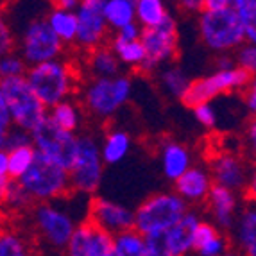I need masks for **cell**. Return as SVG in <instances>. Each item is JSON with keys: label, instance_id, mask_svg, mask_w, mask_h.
I'll return each mask as SVG.
<instances>
[{"label": "cell", "instance_id": "obj_1", "mask_svg": "<svg viewBox=\"0 0 256 256\" xmlns=\"http://www.w3.org/2000/svg\"><path fill=\"white\" fill-rule=\"evenodd\" d=\"M90 201L86 197L68 194L63 199L48 202H36L27 212L29 230H26L34 240L40 256H61L74 235L76 228L84 222V218L77 217V206Z\"/></svg>", "mask_w": 256, "mask_h": 256}, {"label": "cell", "instance_id": "obj_2", "mask_svg": "<svg viewBox=\"0 0 256 256\" xmlns=\"http://www.w3.org/2000/svg\"><path fill=\"white\" fill-rule=\"evenodd\" d=\"M26 81L40 102L50 110L56 104L77 95L82 77L77 63L64 56L60 60L30 66L26 74Z\"/></svg>", "mask_w": 256, "mask_h": 256}, {"label": "cell", "instance_id": "obj_3", "mask_svg": "<svg viewBox=\"0 0 256 256\" xmlns=\"http://www.w3.org/2000/svg\"><path fill=\"white\" fill-rule=\"evenodd\" d=\"M77 95L86 118L108 122L131 100L132 79L128 74L108 79H82Z\"/></svg>", "mask_w": 256, "mask_h": 256}, {"label": "cell", "instance_id": "obj_4", "mask_svg": "<svg viewBox=\"0 0 256 256\" xmlns=\"http://www.w3.org/2000/svg\"><path fill=\"white\" fill-rule=\"evenodd\" d=\"M186 212L188 206L174 192L152 194L134 210L132 230L138 231L144 238L160 236L166 233L172 226H176Z\"/></svg>", "mask_w": 256, "mask_h": 256}, {"label": "cell", "instance_id": "obj_5", "mask_svg": "<svg viewBox=\"0 0 256 256\" xmlns=\"http://www.w3.org/2000/svg\"><path fill=\"white\" fill-rule=\"evenodd\" d=\"M104 180V162L100 156L98 140L92 132L77 134V154L72 166L68 168L70 192L76 196L92 197L97 196Z\"/></svg>", "mask_w": 256, "mask_h": 256}, {"label": "cell", "instance_id": "obj_6", "mask_svg": "<svg viewBox=\"0 0 256 256\" xmlns=\"http://www.w3.org/2000/svg\"><path fill=\"white\" fill-rule=\"evenodd\" d=\"M0 92L8 108L11 128L30 132L47 120V108L38 100L27 84L26 77L0 81Z\"/></svg>", "mask_w": 256, "mask_h": 256}, {"label": "cell", "instance_id": "obj_7", "mask_svg": "<svg viewBox=\"0 0 256 256\" xmlns=\"http://www.w3.org/2000/svg\"><path fill=\"white\" fill-rule=\"evenodd\" d=\"M197 32L202 45L217 56L231 54L246 43L244 29L231 6L220 11H201L197 14Z\"/></svg>", "mask_w": 256, "mask_h": 256}, {"label": "cell", "instance_id": "obj_8", "mask_svg": "<svg viewBox=\"0 0 256 256\" xmlns=\"http://www.w3.org/2000/svg\"><path fill=\"white\" fill-rule=\"evenodd\" d=\"M34 202H48L63 199L70 192L68 172L36 154L29 170L16 181Z\"/></svg>", "mask_w": 256, "mask_h": 256}, {"label": "cell", "instance_id": "obj_9", "mask_svg": "<svg viewBox=\"0 0 256 256\" xmlns=\"http://www.w3.org/2000/svg\"><path fill=\"white\" fill-rule=\"evenodd\" d=\"M66 50L68 48L50 30L45 16H36L27 22V26L22 29L20 38H16V52L29 68L64 58Z\"/></svg>", "mask_w": 256, "mask_h": 256}, {"label": "cell", "instance_id": "obj_10", "mask_svg": "<svg viewBox=\"0 0 256 256\" xmlns=\"http://www.w3.org/2000/svg\"><path fill=\"white\" fill-rule=\"evenodd\" d=\"M252 82H254V76L244 72L240 68L215 70L208 76L192 79L188 90L184 92L183 98H181V102L192 110L199 104L212 102L214 98L220 97V95L244 92Z\"/></svg>", "mask_w": 256, "mask_h": 256}, {"label": "cell", "instance_id": "obj_11", "mask_svg": "<svg viewBox=\"0 0 256 256\" xmlns=\"http://www.w3.org/2000/svg\"><path fill=\"white\" fill-rule=\"evenodd\" d=\"M140 43L146 52V61L138 72L144 76H152L165 64L174 63L180 50V30L178 22L170 16L165 24L154 29H142Z\"/></svg>", "mask_w": 256, "mask_h": 256}, {"label": "cell", "instance_id": "obj_12", "mask_svg": "<svg viewBox=\"0 0 256 256\" xmlns=\"http://www.w3.org/2000/svg\"><path fill=\"white\" fill-rule=\"evenodd\" d=\"M30 144L34 147L36 154L64 168L66 172L76 160L77 134L61 131L48 118L30 132Z\"/></svg>", "mask_w": 256, "mask_h": 256}, {"label": "cell", "instance_id": "obj_13", "mask_svg": "<svg viewBox=\"0 0 256 256\" xmlns=\"http://www.w3.org/2000/svg\"><path fill=\"white\" fill-rule=\"evenodd\" d=\"M77 32L74 48L81 54L104 47L110 42V29L102 14V0H81L76 9Z\"/></svg>", "mask_w": 256, "mask_h": 256}, {"label": "cell", "instance_id": "obj_14", "mask_svg": "<svg viewBox=\"0 0 256 256\" xmlns=\"http://www.w3.org/2000/svg\"><path fill=\"white\" fill-rule=\"evenodd\" d=\"M206 166L215 186L228 188L238 196L248 192L254 183V172L248 160L231 150L214 154Z\"/></svg>", "mask_w": 256, "mask_h": 256}, {"label": "cell", "instance_id": "obj_15", "mask_svg": "<svg viewBox=\"0 0 256 256\" xmlns=\"http://www.w3.org/2000/svg\"><path fill=\"white\" fill-rule=\"evenodd\" d=\"M86 220L97 230L111 236H116L134 228V210L106 199V197L95 196L88 201Z\"/></svg>", "mask_w": 256, "mask_h": 256}, {"label": "cell", "instance_id": "obj_16", "mask_svg": "<svg viewBox=\"0 0 256 256\" xmlns=\"http://www.w3.org/2000/svg\"><path fill=\"white\" fill-rule=\"evenodd\" d=\"M61 256H115L113 236L84 220L76 228Z\"/></svg>", "mask_w": 256, "mask_h": 256}, {"label": "cell", "instance_id": "obj_17", "mask_svg": "<svg viewBox=\"0 0 256 256\" xmlns=\"http://www.w3.org/2000/svg\"><path fill=\"white\" fill-rule=\"evenodd\" d=\"M204 204L208 206V220L217 230H220L222 233L228 235L231 228H233V224H235L236 217H238L240 210H242V196L231 192L228 188L215 186L214 184Z\"/></svg>", "mask_w": 256, "mask_h": 256}, {"label": "cell", "instance_id": "obj_18", "mask_svg": "<svg viewBox=\"0 0 256 256\" xmlns=\"http://www.w3.org/2000/svg\"><path fill=\"white\" fill-rule=\"evenodd\" d=\"M214 188V181L208 172V166L194 163L180 180L174 181V190L172 192L178 197H181V201L188 206H201L206 202L210 192Z\"/></svg>", "mask_w": 256, "mask_h": 256}, {"label": "cell", "instance_id": "obj_19", "mask_svg": "<svg viewBox=\"0 0 256 256\" xmlns=\"http://www.w3.org/2000/svg\"><path fill=\"white\" fill-rule=\"evenodd\" d=\"M158 160L165 180L178 181L194 165V154L184 144L178 140H162L158 146Z\"/></svg>", "mask_w": 256, "mask_h": 256}, {"label": "cell", "instance_id": "obj_20", "mask_svg": "<svg viewBox=\"0 0 256 256\" xmlns=\"http://www.w3.org/2000/svg\"><path fill=\"white\" fill-rule=\"evenodd\" d=\"M201 218L202 215L199 214V210L188 208L184 217L176 226H172L166 233L160 235L166 251L174 256H186L190 251H194V231H196V226Z\"/></svg>", "mask_w": 256, "mask_h": 256}, {"label": "cell", "instance_id": "obj_21", "mask_svg": "<svg viewBox=\"0 0 256 256\" xmlns=\"http://www.w3.org/2000/svg\"><path fill=\"white\" fill-rule=\"evenodd\" d=\"M77 66L82 79H108L124 74L122 64L108 45L82 54L81 63H77Z\"/></svg>", "mask_w": 256, "mask_h": 256}, {"label": "cell", "instance_id": "obj_22", "mask_svg": "<svg viewBox=\"0 0 256 256\" xmlns=\"http://www.w3.org/2000/svg\"><path fill=\"white\" fill-rule=\"evenodd\" d=\"M228 236L231 240V248L242 256H256V208L252 202L240 210Z\"/></svg>", "mask_w": 256, "mask_h": 256}, {"label": "cell", "instance_id": "obj_23", "mask_svg": "<svg viewBox=\"0 0 256 256\" xmlns=\"http://www.w3.org/2000/svg\"><path fill=\"white\" fill-rule=\"evenodd\" d=\"M0 256H40V252L26 228L4 224L0 226Z\"/></svg>", "mask_w": 256, "mask_h": 256}, {"label": "cell", "instance_id": "obj_24", "mask_svg": "<svg viewBox=\"0 0 256 256\" xmlns=\"http://www.w3.org/2000/svg\"><path fill=\"white\" fill-rule=\"evenodd\" d=\"M47 118L50 120L56 128L61 131H66L70 134H79L84 129L86 115L82 111L81 104L76 97L63 100V102L56 104L54 108L47 111Z\"/></svg>", "mask_w": 256, "mask_h": 256}, {"label": "cell", "instance_id": "obj_25", "mask_svg": "<svg viewBox=\"0 0 256 256\" xmlns=\"http://www.w3.org/2000/svg\"><path fill=\"white\" fill-rule=\"evenodd\" d=\"M132 146V138L128 131L118 128H111L104 132L102 140H98L100 156L104 165H116L122 160L128 158L129 150Z\"/></svg>", "mask_w": 256, "mask_h": 256}, {"label": "cell", "instance_id": "obj_26", "mask_svg": "<svg viewBox=\"0 0 256 256\" xmlns=\"http://www.w3.org/2000/svg\"><path fill=\"white\" fill-rule=\"evenodd\" d=\"M43 16L47 20L50 30L56 34V38L60 40L66 48H74L77 32L76 11H66V9H61L60 6L52 4Z\"/></svg>", "mask_w": 256, "mask_h": 256}, {"label": "cell", "instance_id": "obj_27", "mask_svg": "<svg viewBox=\"0 0 256 256\" xmlns=\"http://www.w3.org/2000/svg\"><path fill=\"white\" fill-rule=\"evenodd\" d=\"M156 79H158L160 90L166 95V97L181 100L184 95V92L188 90V86L192 82L190 76L186 74V70L183 66L176 63L165 64L156 72Z\"/></svg>", "mask_w": 256, "mask_h": 256}, {"label": "cell", "instance_id": "obj_28", "mask_svg": "<svg viewBox=\"0 0 256 256\" xmlns=\"http://www.w3.org/2000/svg\"><path fill=\"white\" fill-rule=\"evenodd\" d=\"M172 16L163 0H134V22L142 29H154Z\"/></svg>", "mask_w": 256, "mask_h": 256}, {"label": "cell", "instance_id": "obj_29", "mask_svg": "<svg viewBox=\"0 0 256 256\" xmlns=\"http://www.w3.org/2000/svg\"><path fill=\"white\" fill-rule=\"evenodd\" d=\"M102 14L110 32L134 24V0H102Z\"/></svg>", "mask_w": 256, "mask_h": 256}, {"label": "cell", "instance_id": "obj_30", "mask_svg": "<svg viewBox=\"0 0 256 256\" xmlns=\"http://www.w3.org/2000/svg\"><path fill=\"white\" fill-rule=\"evenodd\" d=\"M108 47L113 50V54L116 56V60H118V63L122 66H128L131 70H136L138 72V68L146 61V52H144L140 40L138 42H122V40L115 38V36L111 34Z\"/></svg>", "mask_w": 256, "mask_h": 256}, {"label": "cell", "instance_id": "obj_31", "mask_svg": "<svg viewBox=\"0 0 256 256\" xmlns=\"http://www.w3.org/2000/svg\"><path fill=\"white\" fill-rule=\"evenodd\" d=\"M8 152V174L13 181H18L22 176L29 170V166L32 165L36 158V150L30 146H22L16 149L6 150Z\"/></svg>", "mask_w": 256, "mask_h": 256}, {"label": "cell", "instance_id": "obj_32", "mask_svg": "<svg viewBox=\"0 0 256 256\" xmlns=\"http://www.w3.org/2000/svg\"><path fill=\"white\" fill-rule=\"evenodd\" d=\"M115 256H147L146 238L134 230H129L113 236Z\"/></svg>", "mask_w": 256, "mask_h": 256}, {"label": "cell", "instance_id": "obj_33", "mask_svg": "<svg viewBox=\"0 0 256 256\" xmlns=\"http://www.w3.org/2000/svg\"><path fill=\"white\" fill-rule=\"evenodd\" d=\"M32 204H34V202L30 201V197L26 194V190H24L16 181H11L9 190H8V194H6L0 208L4 210L6 215H26Z\"/></svg>", "mask_w": 256, "mask_h": 256}, {"label": "cell", "instance_id": "obj_34", "mask_svg": "<svg viewBox=\"0 0 256 256\" xmlns=\"http://www.w3.org/2000/svg\"><path fill=\"white\" fill-rule=\"evenodd\" d=\"M29 66L22 60L16 50L11 54L0 56V81L6 79H16V77H26Z\"/></svg>", "mask_w": 256, "mask_h": 256}, {"label": "cell", "instance_id": "obj_35", "mask_svg": "<svg viewBox=\"0 0 256 256\" xmlns=\"http://www.w3.org/2000/svg\"><path fill=\"white\" fill-rule=\"evenodd\" d=\"M16 50V32L9 22L4 4H0V56L11 54Z\"/></svg>", "mask_w": 256, "mask_h": 256}, {"label": "cell", "instance_id": "obj_36", "mask_svg": "<svg viewBox=\"0 0 256 256\" xmlns=\"http://www.w3.org/2000/svg\"><path fill=\"white\" fill-rule=\"evenodd\" d=\"M231 9L242 29H256V2L254 0H231Z\"/></svg>", "mask_w": 256, "mask_h": 256}, {"label": "cell", "instance_id": "obj_37", "mask_svg": "<svg viewBox=\"0 0 256 256\" xmlns=\"http://www.w3.org/2000/svg\"><path fill=\"white\" fill-rule=\"evenodd\" d=\"M231 249V240L226 233L218 231L217 235L206 240L202 246L196 249L197 256H224Z\"/></svg>", "mask_w": 256, "mask_h": 256}, {"label": "cell", "instance_id": "obj_38", "mask_svg": "<svg viewBox=\"0 0 256 256\" xmlns=\"http://www.w3.org/2000/svg\"><path fill=\"white\" fill-rule=\"evenodd\" d=\"M233 61H235L236 68L244 70V72L254 76L256 72V47L251 43H242L238 48L235 50Z\"/></svg>", "mask_w": 256, "mask_h": 256}, {"label": "cell", "instance_id": "obj_39", "mask_svg": "<svg viewBox=\"0 0 256 256\" xmlns=\"http://www.w3.org/2000/svg\"><path fill=\"white\" fill-rule=\"evenodd\" d=\"M194 111V116L202 128L206 129H215L217 128V122H218V115H217V110L212 102H204V104H199V106L192 108Z\"/></svg>", "mask_w": 256, "mask_h": 256}, {"label": "cell", "instance_id": "obj_40", "mask_svg": "<svg viewBox=\"0 0 256 256\" xmlns=\"http://www.w3.org/2000/svg\"><path fill=\"white\" fill-rule=\"evenodd\" d=\"M22 146H30V134L27 131H22L16 128H9L6 132V140H4V150L16 149Z\"/></svg>", "mask_w": 256, "mask_h": 256}, {"label": "cell", "instance_id": "obj_41", "mask_svg": "<svg viewBox=\"0 0 256 256\" xmlns=\"http://www.w3.org/2000/svg\"><path fill=\"white\" fill-rule=\"evenodd\" d=\"M113 36L118 40H122V42H138L142 36V27L138 26L136 22L134 24H129V26H126L124 29L116 30V32H113Z\"/></svg>", "mask_w": 256, "mask_h": 256}, {"label": "cell", "instance_id": "obj_42", "mask_svg": "<svg viewBox=\"0 0 256 256\" xmlns=\"http://www.w3.org/2000/svg\"><path fill=\"white\" fill-rule=\"evenodd\" d=\"M146 248H147V256H174L166 251V248L162 242V236L146 238Z\"/></svg>", "mask_w": 256, "mask_h": 256}, {"label": "cell", "instance_id": "obj_43", "mask_svg": "<svg viewBox=\"0 0 256 256\" xmlns=\"http://www.w3.org/2000/svg\"><path fill=\"white\" fill-rule=\"evenodd\" d=\"M242 100H244L246 110H248L251 115H254V111H256V84L254 82L242 92Z\"/></svg>", "mask_w": 256, "mask_h": 256}, {"label": "cell", "instance_id": "obj_44", "mask_svg": "<svg viewBox=\"0 0 256 256\" xmlns=\"http://www.w3.org/2000/svg\"><path fill=\"white\" fill-rule=\"evenodd\" d=\"M178 8L184 13L199 14L202 11V0H181V2H178Z\"/></svg>", "mask_w": 256, "mask_h": 256}, {"label": "cell", "instance_id": "obj_45", "mask_svg": "<svg viewBox=\"0 0 256 256\" xmlns=\"http://www.w3.org/2000/svg\"><path fill=\"white\" fill-rule=\"evenodd\" d=\"M215 68H217V70H233V68H236L235 61H233V56H231V54H218L217 60H215Z\"/></svg>", "mask_w": 256, "mask_h": 256}, {"label": "cell", "instance_id": "obj_46", "mask_svg": "<svg viewBox=\"0 0 256 256\" xmlns=\"http://www.w3.org/2000/svg\"><path fill=\"white\" fill-rule=\"evenodd\" d=\"M231 6V0H202V11H220Z\"/></svg>", "mask_w": 256, "mask_h": 256}, {"label": "cell", "instance_id": "obj_47", "mask_svg": "<svg viewBox=\"0 0 256 256\" xmlns=\"http://www.w3.org/2000/svg\"><path fill=\"white\" fill-rule=\"evenodd\" d=\"M0 126H4V128H11V124H9L8 108H6L4 97H2V92H0Z\"/></svg>", "mask_w": 256, "mask_h": 256}, {"label": "cell", "instance_id": "obj_48", "mask_svg": "<svg viewBox=\"0 0 256 256\" xmlns=\"http://www.w3.org/2000/svg\"><path fill=\"white\" fill-rule=\"evenodd\" d=\"M6 178H9V174H8V152L0 147V180H6Z\"/></svg>", "mask_w": 256, "mask_h": 256}, {"label": "cell", "instance_id": "obj_49", "mask_svg": "<svg viewBox=\"0 0 256 256\" xmlns=\"http://www.w3.org/2000/svg\"><path fill=\"white\" fill-rule=\"evenodd\" d=\"M246 138H248V144L251 146V149L254 150L256 147V124L254 122H251V124L248 126V131H246Z\"/></svg>", "mask_w": 256, "mask_h": 256}, {"label": "cell", "instance_id": "obj_50", "mask_svg": "<svg viewBox=\"0 0 256 256\" xmlns=\"http://www.w3.org/2000/svg\"><path fill=\"white\" fill-rule=\"evenodd\" d=\"M79 2H81V0H58V2H54V4L60 6L61 9H66V11H76Z\"/></svg>", "mask_w": 256, "mask_h": 256}, {"label": "cell", "instance_id": "obj_51", "mask_svg": "<svg viewBox=\"0 0 256 256\" xmlns=\"http://www.w3.org/2000/svg\"><path fill=\"white\" fill-rule=\"evenodd\" d=\"M11 178H6V180H0V204H2V201H4L6 194H8L9 190V184H11Z\"/></svg>", "mask_w": 256, "mask_h": 256}, {"label": "cell", "instance_id": "obj_52", "mask_svg": "<svg viewBox=\"0 0 256 256\" xmlns=\"http://www.w3.org/2000/svg\"><path fill=\"white\" fill-rule=\"evenodd\" d=\"M9 128H4V126H0V147L4 149V140H6V132H8Z\"/></svg>", "mask_w": 256, "mask_h": 256}, {"label": "cell", "instance_id": "obj_53", "mask_svg": "<svg viewBox=\"0 0 256 256\" xmlns=\"http://www.w3.org/2000/svg\"><path fill=\"white\" fill-rule=\"evenodd\" d=\"M6 218H8V215L4 214V210L0 208V226H4L6 224Z\"/></svg>", "mask_w": 256, "mask_h": 256}, {"label": "cell", "instance_id": "obj_54", "mask_svg": "<svg viewBox=\"0 0 256 256\" xmlns=\"http://www.w3.org/2000/svg\"><path fill=\"white\" fill-rule=\"evenodd\" d=\"M224 256H242V254H240V252L236 251V249H233V248H231L230 251H228V252H226V254H224Z\"/></svg>", "mask_w": 256, "mask_h": 256}]
</instances>
